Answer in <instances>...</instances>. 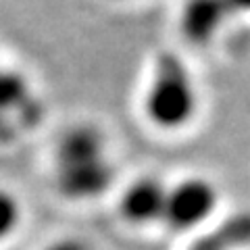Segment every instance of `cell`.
Masks as SVG:
<instances>
[{"mask_svg":"<svg viewBox=\"0 0 250 250\" xmlns=\"http://www.w3.org/2000/svg\"><path fill=\"white\" fill-rule=\"evenodd\" d=\"M48 250H85L80 242H73V240H69V242H61V244H54L52 248Z\"/></svg>","mask_w":250,"mask_h":250,"instance_id":"52a82bcc","label":"cell"},{"mask_svg":"<svg viewBox=\"0 0 250 250\" xmlns=\"http://www.w3.org/2000/svg\"><path fill=\"white\" fill-rule=\"evenodd\" d=\"M19 225V205L11 194L0 192V240H4L9 233Z\"/></svg>","mask_w":250,"mask_h":250,"instance_id":"8992f818","label":"cell"},{"mask_svg":"<svg viewBox=\"0 0 250 250\" xmlns=\"http://www.w3.org/2000/svg\"><path fill=\"white\" fill-rule=\"evenodd\" d=\"M217 207V190L207 179H186L173 190H167L163 219L173 229L196 228Z\"/></svg>","mask_w":250,"mask_h":250,"instance_id":"7a4b0ae2","label":"cell"},{"mask_svg":"<svg viewBox=\"0 0 250 250\" xmlns=\"http://www.w3.org/2000/svg\"><path fill=\"white\" fill-rule=\"evenodd\" d=\"M167 190L156 179H138L121 198V215L131 223H148L163 217Z\"/></svg>","mask_w":250,"mask_h":250,"instance_id":"3957f363","label":"cell"},{"mask_svg":"<svg viewBox=\"0 0 250 250\" xmlns=\"http://www.w3.org/2000/svg\"><path fill=\"white\" fill-rule=\"evenodd\" d=\"M98 161H103V138L96 129L75 127L62 138L59 146L61 169L92 165Z\"/></svg>","mask_w":250,"mask_h":250,"instance_id":"277c9868","label":"cell"},{"mask_svg":"<svg viewBox=\"0 0 250 250\" xmlns=\"http://www.w3.org/2000/svg\"><path fill=\"white\" fill-rule=\"evenodd\" d=\"M111 182V171L104 165V161L92 163V165L82 167H69L61 169L59 184L62 192L73 198L80 196H94V194L103 192Z\"/></svg>","mask_w":250,"mask_h":250,"instance_id":"5b68a950","label":"cell"},{"mask_svg":"<svg viewBox=\"0 0 250 250\" xmlns=\"http://www.w3.org/2000/svg\"><path fill=\"white\" fill-rule=\"evenodd\" d=\"M144 106L148 119L165 129H177L192 119L196 111V92L190 75L179 62L173 59L161 62L148 88Z\"/></svg>","mask_w":250,"mask_h":250,"instance_id":"6da1fadb","label":"cell"}]
</instances>
